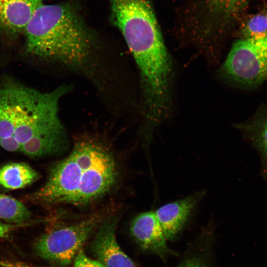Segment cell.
Listing matches in <instances>:
<instances>
[{
  "instance_id": "cell-1",
  "label": "cell",
  "mask_w": 267,
  "mask_h": 267,
  "mask_svg": "<svg viewBox=\"0 0 267 267\" xmlns=\"http://www.w3.org/2000/svg\"><path fill=\"white\" fill-rule=\"evenodd\" d=\"M117 176L116 162L107 148L93 139L82 138L52 167L45 183L29 198L46 205L86 204L108 192Z\"/></svg>"
},
{
  "instance_id": "cell-2",
  "label": "cell",
  "mask_w": 267,
  "mask_h": 267,
  "mask_svg": "<svg viewBox=\"0 0 267 267\" xmlns=\"http://www.w3.org/2000/svg\"><path fill=\"white\" fill-rule=\"evenodd\" d=\"M112 20L138 69L144 90L158 91L174 80V67L149 0H110Z\"/></svg>"
},
{
  "instance_id": "cell-3",
  "label": "cell",
  "mask_w": 267,
  "mask_h": 267,
  "mask_svg": "<svg viewBox=\"0 0 267 267\" xmlns=\"http://www.w3.org/2000/svg\"><path fill=\"white\" fill-rule=\"evenodd\" d=\"M24 32L26 51L75 69L89 61L93 40L75 7L68 3H43L35 10Z\"/></svg>"
},
{
  "instance_id": "cell-4",
  "label": "cell",
  "mask_w": 267,
  "mask_h": 267,
  "mask_svg": "<svg viewBox=\"0 0 267 267\" xmlns=\"http://www.w3.org/2000/svg\"><path fill=\"white\" fill-rule=\"evenodd\" d=\"M0 87L13 108L14 135L21 145L35 137L68 140L58 116V105L69 87L62 86L43 92L13 82Z\"/></svg>"
},
{
  "instance_id": "cell-5",
  "label": "cell",
  "mask_w": 267,
  "mask_h": 267,
  "mask_svg": "<svg viewBox=\"0 0 267 267\" xmlns=\"http://www.w3.org/2000/svg\"><path fill=\"white\" fill-rule=\"evenodd\" d=\"M219 75L228 84L243 89H255L267 81V36L236 40Z\"/></svg>"
},
{
  "instance_id": "cell-6",
  "label": "cell",
  "mask_w": 267,
  "mask_h": 267,
  "mask_svg": "<svg viewBox=\"0 0 267 267\" xmlns=\"http://www.w3.org/2000/svg\"><path fill=\"white\" fill-rule=\"evenodd\" d=\"M103 219V214H95L77 222L51 229L37 240L36 251L44 259L66 266L75 259Z\"/></svg>"
},
{
  "instance_id": "cell-7",
  "label": "cell",
  "mask_w": 267,
  "mask_h": 267,
  "mask_svg": "<svg viewBox=\"0 0 267 267\" xmlns=\"http://www.w3.org/2000/svg\"><path fill=\"white\" fill-rule=\"evenodd\" d=\"M250 0H202L201 15L204 40L220 36L241 15Z\"/></svg>"
},
{
  "instance_id": "cell-8",
  "label": "cell",
  "mask_w": 267,
  "mask_h": 267,
  "mask_svg": "<svg viewBox=\"0 0 267 267\" xmlns=\"http://www.w3.org/2000/svg\"><path fill=\"white\" fill-rule=\"evenodd\" d=\"M205 194V191H200L154 211L167 240H174L187 225Z\"/></svg>"
},
{
  "instance_id": "cell-9",
  "label": "cell",
  "mask_w": 267,
  "mask_h": 267,
  "mask_svg": "<svg viewBox=\"0 0 267 267\" xmlns=\"http://www.w3.org/2000/svg\"><path fill=\"white\" fill-rule=\"evenodd\" d=\"M130 230L142 250L158 256L164 261L171 256L177 255L168 247L154 211L144 212L136 216L131 223Z\"/></svg>"
},
{
  "instance_id": "cell-10",
  "label": "cell",
  "mask_w": 267,
  "mask_h": 267,
  "mask_svg": "<svg viewBox=\"0 0 267 267\" xmlns=\"http://www.w3.org/2000/svg\"><path fill=\"white\" fill-rule=\"evenodd\" d=\"M118 222L117 217L103 222L92 242V251L104 267H136L118 244L115 234Z\"/></svg>"
},
{
  "instance_id": "cell-11",
  "label": "cell",
  "mask_w": 267,
  "mask_h": 267,
  "mask_svg": "<svg viewBox=\"0 0 267 267\" xmlns=\"http://www.w3.org/2000/svg\"><path fill=\"white\" fill-rule=\"evenodd\" d=\"M44 0H0V33L15 37L24 32Z\"/></svg>"
},
{
  "instance_id": "cell-12",
  "label": "cell",
  "mask_w": 267,
  "mask_h": 267,
  "mask_svg": "<svg viewBox=\"0 0 267 267\" xmlns=\"http://www.w3.org/2000/svg\"><path fill=\"white\" fill-rule=\"evenodd\" d=\"M256 149L261 163V174L267 179V104L262 105L248 120L234 125Z\"/></svg>"
},
{
  "instance_id": "cell-13",
  "label": "cell",
  "mask_w": 267,
  "mask_h": 267,
  "mask_svg": "<svg viewBox=\"0 0 267 267\" xmlns=\"http://www.w3.org/2000/svg\"><path fill=\"white\" fill-rule=\"evenodd\" d=\"M39 178V174L24 162L10 163L0 168V185L6 189L23 188Z\"/></svg>"
},
{
  "instance_id": "cell-14",
  "label": "cell",
  "mask_w": 267,
  "mask_h": 267,
  "mask_svg": "<svg viewBox=\"0 0 267 267\" xmlns=\"http://www.w3.org/2000/svg\"><path fill=\"white\" fill-rule=\"evenodd\" d=\"M214 224L210 222L201 230L194 249L176 267H213L207 254L213 241Z\"/></svg>"
},
{
  "instance_id": "cell-15",
  "label": "cell",
  "mask_w": 267,
  "mask_h": 267,
  "mask_svg": "<svg viewBox=\"0 0 267 267\" xmlns=\"http://www.w3.org/2000/svg\"><path fill=\"white\" fill-rule=\"evenodd\" d=\"M32 213L19 200L0 193V219L10 224H24L31 220Z\"/></svg>"
},
{
  "instance_id": "cell-16",
  "label": "cell",
  "mask_w": 267,
  "mask_h": 267,
  "mask_svg": "<svg viewBox=\"0 0 267 267\" xmlns=\"http://www.w3.org/2000/svg\"><path fill=\"white\" fill-rule=\"evenodd\" d=\"M14 110L6 94L0 87V139L14 135Z\"/></svg>"
},
{
  "instance_id": "cell-17",
  "label": "cell",
  "mask_w": 267,
  "mask_h": 267,
  "mask_svg": "<svg viewBox=\"0 0 267 267\" xmlns=\"http://www.w3.org/2000/svg\"><path fill=\"white\" fill-rule=\"evenodd\" d=\"M241 38H256L267 36V20L261 11L249 15L243 22Z\"/></svg>"
},
{
  "instance_id": "cell-18",
  "label": "cell",
  "mask_w": 267,
  "mask_h": 267,
  "mask_svg": "<svg viewBox=\"0 0 267 267\" xmlns=\"http://www.w3.org/2000/svg\"><path fill=\"white\" fill-rule=\"evenodd\" d=\"M73 267H104L97 261L92 260L88 257L83 250L77 254ZM3 267H39L18 261H4Z\"/></svg>"
},
{
  "instance_id": "cell-19",
  "label": "cell",
  "mask_w": 267,
  "mask_h": 267,
  "mask_svg": "<svg viewBox=\"0 0 267 267\" xmlns=\"http://www.w3.org/2000/svg\"><path fill=\"white\" fill-rule=\"evenodd\" d=\"M21 146L14 135L0 139V146L8 151L20 150Z\"/></svg>"
},
{
  "instance_id": "cell-20",
  "label": "cell",
  "mask_w": 267,
  "mask_h": 267,
  "mask_svg": "<svg viewBox=\"0 0 267 267\" xmlns=\"http://www.w3.org/2000/svg\"><path fill=\"white\" fill-rule=\"evenodd\" d=\"M30 224H31L30 222L24 224H17L5 223L0 222V237H2L3 236L4 237L11 231L14 230L17 228L28 225Z\"/></svg>"
},
{
  "instance_id": "cell-21",
  "label": "cell",
  "mask_w": 267,
  "mask_h": 267,
  "mask_svg": "<svg viewBox=\"0 0 267 267\" xmlns=\"http://www.w3.org/2000/svg\"><path fill=\"white\" fill-rule=\"evenodd\" d=\"M260 11L263 13L267 20V3Z\"/></svg>"
}]
</instances>
